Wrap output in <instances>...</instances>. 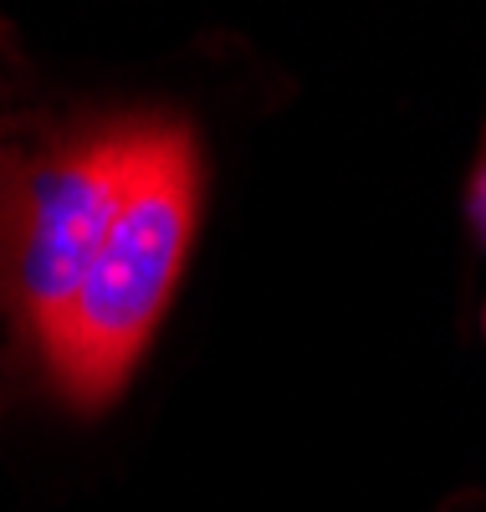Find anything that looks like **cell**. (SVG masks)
<instances>
[{"mask_svg":"<svg viewBox=\"0 0 486 512\" xmlns=\"http://www.w3.org/2000/svg\"><path fill=\"white\" fill-rule=\"evenodd\" d=\"M200 210V149L180 118H139L134 159L108 236L87 267L57 338L41 354L72 410H103L149 349L154 323L185 272Z\"/></svg>","mask_w":486,"mask_h":512,"instance_id":"cell-1","label":"cell"},{"mask_svg":"<svg viewBox=\"0 0 486 512\" xmlns=\"http://www.w3.org/2000/svg\"><path fill=\"white\" fill-rule=\"evenodd\" d=\"M139 118L0 128V318L36 364L108 236Z\"/></svg>","mask_w":486,"mask_h":512,"instance_id":"cell-2","label":"cell"},{"mask_svg":"<svg viewBox=\"0 0 486 512\" xmlns=\"http://www.w3.org/2000/svg\"><path fill=\"white\" fill-rule=\"evenodd\" d=\"M471 221L486 241V154H481V169H476V185H471Z\"/></svg>","mask_w":486,"mask_h":512,"instance_id":"cell-3","label":"cell"}]
</instances>
